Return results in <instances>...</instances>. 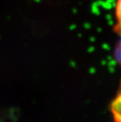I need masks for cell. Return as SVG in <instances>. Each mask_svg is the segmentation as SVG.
<instances>
[{"label":"cell","mask_w":121,"mask_h":122,"mask_svg":"<svg viewBox=\"0 0 121 122\" xmlns=\"http://www.w3.org/2000/svg\"><path fill=\"white\" fill-rule=\"evenodd\" d=\"M110 112L113 122H121V80L115 97L110 104Z\"/></svg>","instance_id":"obj_1"},{"label":"cell","mask_w":121,"mask_h":122,"mask_svg":"<svg viewBox=\"0 0 121 122\" xmlns=\"http://www.w3.org/2000/svg\"><path fill=\"white\" fill-rule=\"evenodd\" d=\"M113 31L121 36V0H115L113 6Z\"/></svg>","instance_id":"obj_2"}]
</instances>
